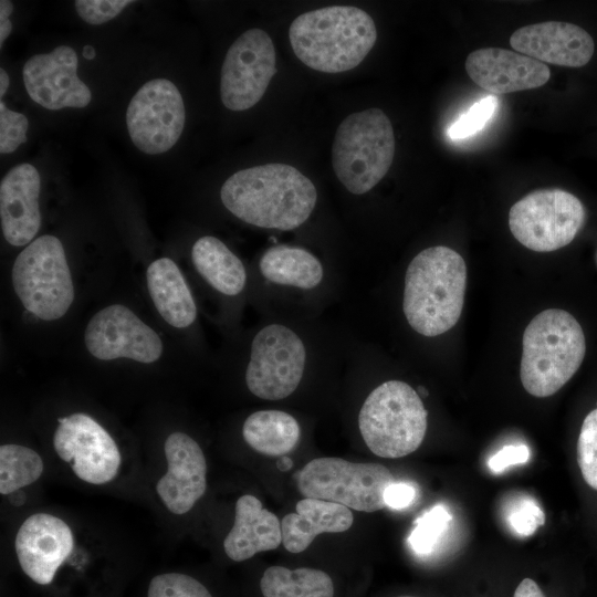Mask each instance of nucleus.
Instances as JSON below:
<instances>
[{"mask_svg":"<svg viewBox=\"0 0 597 597\" xmlns=\"http://www.w3.org/2000/svg\"><path fill=\"white\" fill-rule=\"evenodd\" d=\"M223 206L240 220L260 228L292 230L313 212V182L286 164H265L239 170L222 185Z\"/></svg>","mask_w":597,"mask_h":597,"instance_id":"nucleus-1","label":"nucleus"},{"mask_svg":"<svg viewBox=\"0 0 597 597\" xmlns=\"http://www.w3.org/2000/svg\"><path fill=\"white\" fill-rule=\"evenodd\" d=\"M467 287L463 258L444 245L419 252L409 263L402 310L417 333L433 337L452 328L460 318Z\"/></svg>","mask_w":597,"mask_h":597,"instance_id":"nucleus-2","label":"nucleus"},{"mask_svg":"<svg viewBox=\"0 0 597 597\" xmlns=\"http://www.w3.org/2000/svg\"><path fill=\"white\" fill-rule=\"evenodd\" d=\"M290 43L306 66L341 73L359 65L377 40L373 18L350 6H331L300 14L290 25Z\"/></svg>","mask_w":597,"mask_h":597,"instance_id":"nucleus-3","label":"nucleus"},{"mask_svg":"<svg viewBox=\"0 0 597 597\" xmlns=\"http://www.w3.org/2000/svg\"><path fill=\"white\" fill-rule=\"evenodd\" d=\"M520 377L534 397L558 391L583 363L586 343L583 328L568 312L548 308L526 326L522 339Z\"/></svg>","mask_w":597,"mask_h":597,"instance_id":"nucleus-4","label":"nucleus"},{"mask_svg":"<svg viewBox=\"0 0 597 597\" xmlns=\"http://www.w3.org/2000/svg\"><path fill=\"white\" fill-rule=\"evenodd\" d=\"M395 145L392 125L380 108L348 115L339 124L332 146L338 180L354 195L368 192L388 172Z\"/></svg>","mask_w":597,"mask_h":597,"instance_id":"nucleus-5","label":"nucleus"},{"mask_svg":"<svg viewBox=\"0 0 597 597\" xmlns=\"http://www.w3.org/2000/svg\"><path fill=\"white\" fill-rule=\"evenodd\" d=\"M427 410L417 391L401 380L377 386L365 399L358 427L376 455L397 459L416 451L427 431Z\"/></svg>","mask_w":597,"mask_h":597,"instance_id":"nucleus-6","label":"nucleus"},{"mask_svg":"<svg viewBox=\"0 0 597 597\" xmlns=\"http://www.w3.org/2000/svg\"><path fill=\"white\" fill-rule=\"evenodd\" d=\"M12 284L33 315L44 321L62 317L74 300V287L61 241L46 234L28 244L13 263Z\"/></svg>","mask_w":597,"mask_h":597,"instance_id":"nucleus-7","label":"nucleus"},{"mask_svg":"<svg viewBox=\"0 0 597 597\" xmlns=\"http://www.w3.org/2000/svg\"><path fill=\"white\" fill-rule=\"evenodd\" d=\"M296 475L297 489L305 498L368 513L386 506L385 492L394 482L391 472L383 464L341 458L313 459Z\"/></svg>","mask_w":597,"mask_h":597,"instance_id":"nucleus-8","label":"nucleus"},{"mask_svg":"<svg viewBox=\"0 0 597 597\" xmlns=\"http://www.w3.org/2000/svg\"><path fill=\"white\" fill-rule=\"evenodd\" d=\"M585 208L562 189L535 190L516 201L509 212L514 238L536 252H551L569 244L585 222Z\"/></svg>","mask_w":597,"mask_h":597,"instance_id":"nucleus-9","label":"nucleus"},{"mask_svg":"<svg viewBox=\"0 0 597 597\" xmlns=\"http://www.w3.org/2000/svg\"><path fill=\"white\" fill-rule=\"evenodd\" d=\"M306 363V349L300 336L282 324L261 328L251 344L245 384L256 397L280 400L298 387Z\"/></svg>","mask_w":597,"mask_h":597,"instance_id":"nucleus-10","label":"nucleus"},{"mask_svg":"<svg viewBox=\"0 0 597 597\" xmlns=\"http://www.w3.org/2000/svg\"><path fill=\"white\" fill-rule=\"evenodd\" d=\"M57 422L53 447L75 476L94 485L112 482L119 472L122 455L108 431L82 412L62 417Z\"/></svg>","mask_w":597,"mask_h":597,"instance_id":"nucleus-11","label":"nucleus"},{"mask_svg":"<svg viewBox=\"0 0 597 597\" xmlns=\"http://www.w3.org/2000/svg\"><path fill=\"white\" fill-rule=\"evenodd\" d=\"M185 119L181 94L166 78L145 83L132 97L126 111L132 142L140 151L149 155L169 150L179 139Z\"/></svg>","mask_w":597,"mask_h":597,"instance_id":"nucleus-12","label":"nucleus"},{"mask_svg":"<svg viewBox=\"0 0 597 597\" xmlns=\"http://www.w3.org/2000/svg\"><path fill=\"white\" fill-rule=\"evenodd\" d=\"M270 35L261 29L243 32L229 48L221 69L220 96L231 111H245L264 95L276 71Z\"/></svg>","mask_w":597,"mask_h":597,"instance_id":"nucleus-13","label":"nucleus"},{"mask_svg":"<svg viewBox=\"0 0 597 597\" xmlns=\"http://www.w3.org/2000/svg\"><path fill=\"white\" fill-rule=\"evenodd\" d=\"M84 342L96 358L112 360L121 357L149 364L163 353L158 334L128 307L109 305L90 320Z\"/></svg>","mask_w":597,"mask_h":597,"instance_id":"nucleus-14","label":"nucleus"},{"mask_svg":"<svg viewBox=\"0 0 597 597\" xmlns=\"http://www.w3.org/2000/svg\"><path fill=\"white\" fill-rule=\"evenodd\" d=\"M74 548L69 524L51 513L38 512L20 525L14 551L23 573L34 583L49 585Z\"/></svg>","mask_w":597,"mask_h":597,"instance_id":"nucleus-15","label":"nucleus"},{"mask_svg":"<svg viewBox=\"0 0 597 597\" xmlns=\"http://www.w3.org/2000/svg\"><path fill=\"white\" fill-rule=\"evenodd\" d=\"M77 55L66 45L48 54L31 56L22 76L29 96L42 107L57 111L65 107L83 108L92 98L88 86L77 74Z\"/></svg>","mask_w":597,"mask_h":597,"instance_id":"nucleus-16","label":"nucleus"},{"mask_svg":"<svg viewBox=\"0 0 597 597\" xmlns=\"http://www.w3.org/2000/svg\"><path fill=\"white\" fill-rule=\"evenodd\" d=\"M164 452L167 470L156 483V493L170 513L182 515L207 490V460L199 443L180 431L167 437Z\"/></svg>","mask_w":597,"mask_h":597,"instance_id":"nucleus-17","label":"nucleus"},{"mask_svg":"<svg viewBox=\"0 0 597 597\" xmlns=\"http://www.w3.org/2000/svg\"><path fill=\"white\" fill-rule=\"evenodd\" d=\"M519 53L567 67H580L593 57L595 43L583 28L563 21H546L522 27L510 38Z\"/></svg>","mask_w":597,"mask_h":597,"instance_id":"nucleus-18","label":"nucleus"},{"mask_svg":"<svg viewBox=\"0 0 597 597\" xmlns=\"http://www.w3.org/2000/svg\"><path fill=\"white\" fill-rule=\"evenodd\" d=\"M465 71L478 86L493 94L537 88L551 77L546 64L501 48L471 52L465 60Z\"/></svg>","mask_w":597,"mask_h":597,"instance_id":"nucleus-19","label":"nucleus"},{"mask_svg":"<svg viewBox=\"0 0 597 597\" xmlns=\"http://www.w3.org/2000/svg\"><path fill=\"white\" fill-rule=\"evenodd\" d=\"M40 174L31 164L13 167L0 184V218L4 239L12 245L30 244L41 227Z\"/></svg>","mask_w":597,"mask_h":597,"instance_id":"nucleus-20","label":"nucleus"},{"mask_svg":"<svg viewBox=\"0 0 597 597\" xmlns=\"http://www.w3.org/2000/svg\"><path fill=\"white\" fill-rule=\"evenodd\" d=\"M282 543L281 522L251 494L241 495L234 507L233 526L223 541L226 555L243 562L260 552L272 551Z\"/></svg>","mask_w":597,"mask_h":597,"instance_id":"nucleus-21","label":"nucleus"},{"mask_svg":"<svg viewBox=\"0 0 597 597\" xmlns=\"http://www.w3.org/2000/svg\"><path fill=\"white\" fill-rule=\"evenodd\" d=\"M295 510L281 520L282 543L295 554L305 551L317 535L345 532L354 522L350 509L331 501L304 498Z\"/></svg>","mask_w":597,"mask_h":597,"instance_id":"nucleus-22","label":"nucleus"},{"mask_svg":"<svg viewBox=\"0 0 597 597\" xmlns=\"http://www.w3.org/2000/svg\"><path fill=\"white\" fill-rule=\"evenodd\" d=\"M146 277L153 303L168 324L184 328L193 323L197 316L196 303L172 260L161 258L151 262Z\"/></svg>","mask_w":597,"mask_h":597,"instance_id":"nucleus-23","label":"nucleus"},{"mask_svg":"<svg viewBox=\"0 0 597 597\" xmlns=\"http://www.w3.org/2000/svg\"><path fill=\"white\" fill-rule=\"evenodd\" d=\"M191 258L199 274L220 293L233 296L244 289L247 273L241 260L219 239L199 238Z\"/></svg>","mask_w":597,"mask_h":597,"instance_id":"nucleus-24","label":"nucleus"},{"mask_svg":"<svg viewBox=\"0 0 597 597\" xmlns=\"http://www.w3.org/2000/svg\"><path fill=\"white\" fill-rule=\"evenodd\" d=\"M259 266L261 274L268 281L303 290L316 287L324 275L318 259L307 250L297 247L275 245L268 249Z\"/></svg>","mask_w":597,"mask_h":597,"instance_id":"nucleus-25","label":"nucleus"},{"mask_svg":"<svg viewBox=\"0 0 597 597\" xmlns=\"http://www.w3.org/2000/svg\"><path fill=\"white\" fill-rule=\"evenodd\" d=\"M244 441L256 452L280 457L291 452L297 444L301 429L297 420L281 410H260L243 422Z\"/></svg>","mask_w":597,"mask_h":597,"instance_id":"nucleus-26","label":"nucleus"},{"mask_svg":"<svg viewBox=\"0 0 597 597\" xmlns=\"http://www.w3.org/2000/svg\"><path fill=\"white\" fill-rule=\"evenodd\" d=\"M260 588L264 597L334 596V584L329 575L308 567L289 569L271 566L263 573Z\"/></svg>","mask_w":597,"mask_h":597,"instance_id":"nucleus-27","label":"nucleus"},{"mask_svg":"<svg viewBox=\"0 0 597 597\" xmlns=\"http://www.w3.org/2000/svg\"><path fill=\"white\" fill-rule=\"evenodd\" d=\"M44 470L41 455L33 449L6 443L0 447V493L11 494L38 481Z\"/></svg>","mask_w":597,"mask_h":597,"instance_id":"nucleus-28","label":"nucleus"},{"mask_svg":"<svg viewBox=\"0 0 597 597\" xmlns=\"http://www.w3.org/2000/svg\"><path fill=\"white\" fill-rule=\"evenodd\" d=\"M452 516L442 504H436L415 521V527L408 536V544L419 555L433 552L436 545L447 532Z\"/></svg>","mask_w":597,"mask_h":597,"instance_id":"nucleus-29","label":"nucleus"},{"mask_svg":"<svg viewBox=\"0 0 597 597\" xmlns=\"http://www.w3.org/2000/svg\"><path fill=\"white\" fill-rule=\"evenodd\" d=\"M577 463L585 482L597 491V408L583 421L577 441Z\"/></svg>","mask_w":597,"mask_h":597,"instance_id":"nucleus-30","label":"nucleus"},{"mask_svg":"<svg viewBox=\"0 0 597 597\" xmlns=\"http://www.w3.org/2000/svg\"><path fill=\"white\" fill-rule=\"evenodd\" d=\"M498 105L499 100L493 94L475 102L449 126L448 136L460 140L475 135L491 121Z\"/></svg>","mask_w":597,"mask_h":597,"instance_id":"nucleus-31","label":"nucleus"},{"mask_svg":"<svg viewBox=\"0 0 597 597\" xmlns=\"http://www.w3.org/2000/svg\"><path fill=\"white\" fill-rule=\"evenodd\" d=\"M147 597H212L193 577L180 573L156 575L149 583Z\"/></svg>","mask_w":597,"mask_h":597,"instance_id":"nucleus-32","label":"nucleus"},{"mask_svg":"<svg viewBox=\"0 0 597 597\" xmlns=\"http://www.w3.org/2000/svg\"><path fill=\"white\" fill-rule=\"evenodd\" d=\"M29 121L25 115L9 109L0 102V153H13L27 142Z\"/></svg>","mask_w":597,"mask_h":597,"instance_id":"nucleus-33","label":"nucleus"},{"mask_svg":"<svg viewBox=\"0 0 597 597\" xmlns=\"http://www.w3.org/2000/svg\"><path fill=\"white\" fill-rule=\"evenodd\" d=\"M507 522L519 535L530 536L545 523V515L535 501L526 498L511 506Z\"/></svg>","mask_w":597,"mask_h":597,"instance_id":"nucleus-34","label":"nucleus"},{"mask_svg":"<svg viewBox=\"0 0 597 597\" xmlns=\"http://www.w3.org/2000/svg\"><path fill=\"white\" fill-rule=\"evenodd\" d=\"M133 1L128 0H77L74 2L77 14L88 24H103L116 15Z\"/></svg>","mask_w":597,"mask_h":597,"instance_id":"nucleus-35","label":"nucleus"},{"mask_svg":"<svg viewBox=\"0 0 597 597\" xmlns=\"http://www.w3.org/2000/svg\"><path fill=\"white\" fill-rule=\"evenodd\" d=\"M530 449L525 444H509L500 449L488 461L490 470L501 473L511 465L522 464L530 459Z\"/></svg>","mask_w":597,"mask_h":597,"instance_id":"nucleus-36","label":"nucleus"},{"mask_svg":"<svg viewBox=\"0 0 597 597\" xmlns=\"http://www.w3.org/2000/svg\"><path fill=\"white\" fill-rule=\"evenodd\" d=\"M416 488L407 482H392L385 492V503L394 510L409 506L416 499Z\"/></svg>","mask_w":597,"mask_h":597,"instance_id":"nucleus-37","label":"nucleus"},{"mask_svg":"<svg viewBox=\"0 0 597 597\" xmlns=\"http://www.w3.org/2000/svg\"><path fill=\"white\" fill-rule=\"evenodd\" d=\"M13 11V4L9 0L0 1V48L4 40L9 36L12 31V23L9 19Z\"/></svg>","mask_w":597,"mask_h":597,"instance_id":"nucleus-38","label":"nucleus"},{"mask_svg":"<svg viewBox=\"0 0 597 597\" xmlns=\"http://www.w3.org/2000/svg\"><path fill=\"white\" fill-rule=\"evenodd\" d=\"M513 597H545L540 586L531 578H524L516 587Z\"/></svg>","mask_w":597,"mask_h":597,"instance_id":"nucleus-39","label":"nucleus"},{"mask_svg":"<svg viewBox=\"0 0 597 597\" xmlns=\"http://www.w3.org/2000/svg\"><path fill=\"white\" fill-rule=\"evenodd\" d=\"M9 83H10V80H9V75L8 73L4 71V69H0V96L2 97L8 87H9Z\"/></svg>","mask_w":597,"mask_h":597,"instance_id":"nucleus-40","label":"nucleus"},{"mask_svg":"<svg viewBox=\"0 0 597 597\" xmlns=\"http://www.w3.org/2000/svg\"><path fill=\"white\" fill-rule=\"evenodd\" d=\"M292 465H293V462H292V460H291L290 458H287V457H282L281 459H279V460L276 461V467H277V469L281 470V471H286V470L291 469Z\"/></svg>","mask_w":597,"mask_h":597,"instance_id":"nucleus-41","label":"nucleus"},{"mask_svg":"<svg viewBox=\"0 0 597 597\" xmlns=\"http://www.w3.org/2000/svg\"><path fill=\"white\" fill-rule=\"evenodd\" d=\"M95 55H96V53H95V50H94L93 46H91V45H85V46L83 48V56H84L85 59L92 60V59L95 57Z\"/></svg>","mask_w":597,"mask_h":597,"instance_id":"nucleus-42","label":"nucleus"}]
</instances>
